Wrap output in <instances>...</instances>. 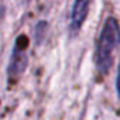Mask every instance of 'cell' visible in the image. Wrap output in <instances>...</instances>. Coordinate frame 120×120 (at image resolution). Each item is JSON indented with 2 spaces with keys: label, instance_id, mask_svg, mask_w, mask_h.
<instances>
[{
  "label": "cell",
  "instance_id": "cell-1",
  "mask_svg": "<svg viewBox=\"0 0 120 120\" xmlns=\"http://www.w3.org/2000/svg\"><path fill=\"white\" fill-rule=\"evenodd\" d=\"M119 42H120V26L114 17H109L103 24L95 52V62L102 74H107V71L110 69L113 62L112 54L119 45Z\"/></svg>",
  "mask_w": 120,
  "mask_h": 120
},
{
  "label": "cell",
  "instance_id": "cell-2",
  "mask_svg": "<svg viewBox=\"0 0 120 120\" xmlns=\"http://www.w3.org/2000/svg\"><path fill=\"white\" fill-rule=\"evenodd\" d=\"M27 42H28V40L24 35H20L16 40L14 51L11 54L10 65H9V76L13 78V79H17L26 71V67H27V62H28V58H27V54H26Z\"/></svg>",
  "mask_w": 120,
  "mask_h": 120
},
{
  "label": "cell",
  "instance_id": "cell-3",
  "mask_svg": "<svg viewBox=\"0 0 120 120\" xmlns=\"http://www.w3.org/2000/svg\"><path fill=\"white\" fill-rule=\"evenodd\" d=\"M89 6H90V2H88V0H78V2L74 3L72 13H71V23H69V30L74 35L81 30L88 16Z\"/></svg>",
  "mask_w": 120,
  "mask_h": 120
},
{
  "label": "cell",
  "instance_id": "cell-4",
  "mask_svg": "<svg viewBox=\"0 0 120 120\" xmlns=\"http://www.w3.org/2000/svg\"><path fill=\"white\" fill-rule=\"evenodd\" d=\"M116 89H117V96L120 99V65L117 68V79H116Z\"/></svg>",
  "mask_w": 120,
  "mask_h": 120
}]
</instances>
